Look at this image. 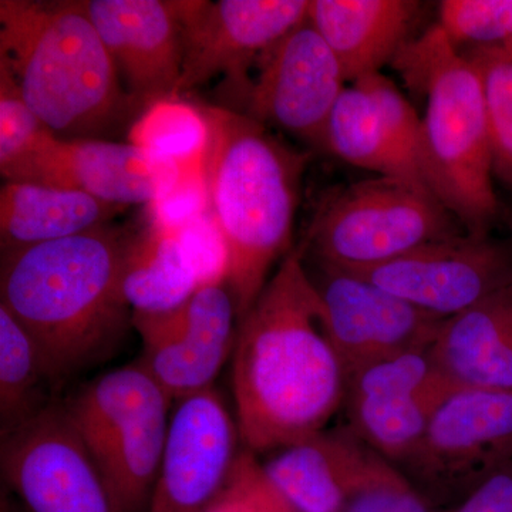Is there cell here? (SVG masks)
Instances as JSON below:
<instances>
[{
	"mask_svg": "<svg viewBox=\"0 0 512 512\" xmlns=\"http://www.w3.org/2000/svg\"><path fill=\"white\" fill-rule=\"evenodd\" d=\"M303 259V245L285 256L238 325L235 419L252 453L325 430L345 403L348 377Z\"/></svg>",
	"mask_w": 512,
	"mask_h": 512,
	"instance_id": "1",
	"label": "cell"
},
{
	"mask_svg": "<svg viewBox=\"0 0 512 512\" xmlns=\"http://www.w3.org/2000/svg\"><path fill=\"white\" fill-rule=\"evenodd\" d=\"M127 242L104 225L3 252L0 306L35 340L53 382L92 365L120 338Z\"/></svg>",
	"mask_w": 512,
	"mask_h": 512,
	"instance_id": "2",
	"label": "cell"
},
{
	"mask_svg": "<svg viewBox=\"0 0 512 512\" xmlns=\"http://www.w3.org/2000/svg\"><path fill=\"white\" fill-rule=\"evenodd\" d=\"M200 107L210 126L204 168L211 212L227 242V285L241 322L291 244L308 156L248 114Z\"/></svg>",
	"mask_w": 512,
	"mask_h": 512,
	"instance_id": "3",
	"label": "cell"
},
{
	"mask_svg": "<svg viewBox=\"0 0 512 512\" xmlns=\"http://www.w3.org/2000/svg\"><path fill=\"white\" fill-rule=\"evenodd\" d=\"M0 62L37 119L63 140L110 133L138 109L79 2H0Z\"/></svg>",
	"mask_w": 512,
	"mask_h": 512,
	"instance_id": "4",
	"label": "cell"
},
{
	"mask_svg": "<svg viewBox=\"0 0 512 512\" xmlns=\"http://www.w3.org/2000/svg\"><path fill=\"white\" fill-rule=\"evenodd\" d=\"M392 63L407 86L426 97L420 144L424 185L467 234L488 237L500 204L476 67L437 25L410 40Z\"/></svg>",
	"mask_w": 512,
	"mask_h": 512,
	"instance_id": "5",
	"label": "cell"
},
{
	"mask_svg": "<svg viewBox=\"0 0 512 512\" xmlns=\"http://www.w3.org/2000/svg\"><path fill=\"white\" fill-rule=\"evenodd\" d=\"M461 234L463 225L427 188L377 177L329 194L302 245L318 264L360 272Z\"/></svg>",
	"mask_w": 512,
	"mask_h": 512,
	"instance_id": "6",
	"label": "cell"
},
{
	"mask_svg": "<svg viewBox=\"0 0 512 512\" xmlns=\"http://www.w3.org/2000/svg\"><path fill=\"white\" fill-rule=\"evenodd\" d=\"M512 461V392L458 387L400 466L434 508L450 510Z\"/></svg>",
	"mask_w": 512,
	"mask_h": 512,
	"instance_id": "7",
	"label": "cell"
},
{
	"mask_svg": "<svg viewBox=\"0 0 512 512\" xmlns=\"http://www.w3.org/2000/svg\"><path fill=\"white\" fill-rule=\"evenodd\" d=\"M0 454L30 512H124L66 407H43L3 433Z\"/></svg>",
	"mask_w": 512,
	"mask_h": 512,
	"instance_id": "8",
	"label": "cell"
},
{
	"mask_svg": "<svg viewBox=\"0 0 512 512\" xmlns=\"http://www.w3.org/2000/svg\"><path fill=\"white\" fill-rule=\"evenodd\" d=\"M456 389L427 346L350 373L343 406L357 439L397 467L419 446L431 417Z\"/></svg>",
	"mask_w": 512,
	"mask_h": 512,
	"instance_id": "9",
	"label": "cell"
},
{
	"mask_svg": "<svg viewBox=\"0 0 512 512\" xmlns=\"http://www.w3.org/2000/svg\"><path fill=\"white\" fill-rule=\"evenodd\" d=\"M183 28L180 94L225 74L247 96L249 67L308 18L309 0L174 2Z\"/></svg>",
	"mask_w": 512,
	"mask_h": 512,
	"instance_id": "10",
	"label": "cell"
},
{
	"mask_svg": "<svg viewBox=\"0 0 512 512\" xmlns=\"http://www.w3.org/2000/svg\"><path fill=\"white\" fill-rule=\"evenodd\" d=\"M352 274L427 315L448 320L512 285V245L490 235L461 234Z\"/></svg>",
	"mask_w": 512,
	"mask_h": 512,
	"instance_id": "11",
	"label": "cell"
},
{
	"mask_svg": "<svg viewBox=\"0 0 512 512\" xmlns=\"http://www.w3.org/2000/svg\"><path fill=\"white\" fill-rule=\"evenodd\" d=\"M346 84L338 59L306 18L259 60L247 94L248 116L323 150L330 114Z\"/></svg>",
	"mask_w": 512,
	"mask_h": 512,
	"instance_id": "12",
	"label": "cell"
},
{
	"mask_svg": "<svg viewBox=\"0 0 512 512\" xmlns=\"http://www.w3.org/2000/svg\"><path fill=\"white\" fill-rule=\"evenodd\" d=\"M309 271L346 377L386 357L433 345L444 320L427 315L365 276L315 262Z\"/></svg>",
	"mask_w": 512,
	"mask_h": 512,
	"instance_id": "13",
	"label": "cell"
},
{
	"mask_svg": "<svg viewBox=\"0 0 512 512\" xmlns=\"http://www.w3.org/2000/svg\"><path fill=\"white\" fill-rule=\"evenodd\" d=\"M238 441L237 419L214 387L181 400L147 512H210L231 477Z\"/></svg>",
	"mask_w": 512,
	"mask_h": 512,
	"instance_id": "14",
	"label": "cell"
},
{
	"mask_svg": "<svg viewBox=\"0 0 512 512\" xmlns=\"http://www.w3.org/2000/svg\"><path fill=\"white\" fill-rule=\"evenodd\" d=\"M178 171L131 143L97 138L63 140L47 134L25 160L3 173L6 181L72 188L109 204H151Z\"/></svg>",
	"mask_w": 512,
	"mask_h": 512,
	"instance_id": "15",
	"label": "cell"
},
{
	"mask_svg": "<svg viewBox=\"0 0 512 512\" xmlns=\"http://www.w3.org/2000/svg\"><path fill=\"white\" fill-rule=\"evenodd\" d=\"M79 5L143 111L157 101L177 99L184 42L174 2L80 0Z\"/></svg>",
	"mask_w": 512,
	"mask_h": 512,
	"instance_id": "16",
	"label": "cell"
},
{
	"mask_svg": "<svg viewBox=\"0 0 512 512\" xmlns=\"http://www.w3.org/2000/svg\"><path fill=\"white\" fill-rule=\"evenodd\" d=\"M379 454L349 427L279 448L264 470L295 512H343Z\"/></svg>",
	"mask_w": 512,
	"mask_h": 512,
	"instance_id": "17",
	"label": "cell"
},
{
	"mask_svg": "<svg viewBox=\"0 0 512 512\" xmlns=\"http://www.w3.org/2000/svg\"><path fill=\"white\" fill-rule=\"evenodd\" d=\"M419 9L412 0H309L308 20L355 83L393 62Z\"/></svg>",
	"mask_w": 512,
	"mask_h": 512,
	"instance_id": "18",
	"label": "cell"
},
{
	"mask_svg": "<svg viewBox=\"0 0 512 512\" xmlns=\"http://www.w3.org/2000/svg\"><path fill=\"white\" fill-rule=\"evenodd\" d=\"M431 355L457 387L512 392V285L444 320Z\"/></svg>",
	"mask_w": 512,
	"mask_h": 512,
	"instance_id": "19",
	"label": "cell"
},
{
	"mask_svg": "<svg viewBox=\"0 0 512 512\" xmlns=\"http://www.w3.org/2000/svg\"><path fill=\"white\" fill-rule=\"evenodd\" d=\"M124 208L72 188L6 181L0 192L2 251L59 241L104 227Z\"/></svg>",
	"mask_w": 512,
	"mask_h": 512,
	"instance_id": "20",
	"label": "cell"
},
{
	"mask_svg": "<svg viewBox=\"0 0 512 512\" xmlns=\"http://www.w3.org/2000/svg\"><path fill=\"white\" fill-rule=\"evenodd\" d=\"M200 288L177 232L148 225L128 239L121 291L131 313H165L181 308Z\"/></svg>",
	"mask_w": 512,
	"mask_h": 512,
	"instance_id": "21",
	"label": "cell"
},
{
	"mask_svg": "<svg viewBox=\"0 0 512 512\" xmlns=\"http://www.w3.org/2000/svg\"><path fill=\"white\" fill-rule=\"evenodd\" d=\"M323 150L379 177L424 185L419 167L407 157L360 83H350L330 114Z\"/></svg>",
	"mask_w": 512,
	"mask_h": 512,
	"instance_id": "22",
	"label": "cell"
},
{
	"mask_svg": "<svg viewBox=\"0 0 512 512\" xmlns=\"http://www.w3.org/2000/svg\"><path fill=\"white\" fill-rule=\"evenodd\" d=\"M168 407H154L90 448L124 512L148 510L170 431Z\"/></svg>",
	"mask_w": 512,
	"mask_h": 512,
	"instance_id": "23",
	"label": "cell"
},
{
	"mask_svg": "<svg viewBox=\"0 0 512 512\" xmlns=\"http://www.w3.org/2000/svg\"><path fill=\"white\" fill-rule=\"evenodd\" d=\"M163 403H171L140 362L120 367L89 384L66 407L89 448Z\"/></svg>",
	"mask_w": 512,
	"mask_h": 512,
	"instance_id": "24",
	"label": "cell"
},
{
	"mask_svg": "<svg viewBox=\"0 0 512 512\" xmlns=\"http://www.w3.org/2000/svg\"><path fill=\"white\" fill-rule=\"evenodd\" d=\"M130 143L175 171L204 168L210 126L200 106L167 99L151 104L134 121Z\"/></svg>",
	"mask_w": 512,
	"mask_h": 512,
	"instance_id": "25",
	"label": "cell"
},
{
	"mask_svg": "<svg viewBox=\"0 0 512 512\" xmlns=\"http://www.w3.org/2000/svg\"><path fill=\"white\" fill-rule=\"evenodd\" d=\"M52 382L45 357L28 330L0 306V416L3 433L39 412L40 390Z\"/></svg>",
	"mask_w": 512,
	"mask_h": 512,
	"instance_id": "26",
	"label": "cell"
},
{
	"mask_svg": "<svg viewBox=\"0 0 512 512\" xmlns=\"http://www.w3.org/2000/svg\"><path fill=\"white\" fill-rule=\"evenodd\" d=\"M461 55L476 67L483 86L494 178L512 191V43Z\"/></svg>",
	"mask_w": 512,
	"mask_h": 512,
	"instance_id": "27",
	"label": "cell"
},
{
	"mask_svg": "<svg viewBox=\"0 0 512 512\" xmlns=\"http://www.w3.org/2000/svg\"><path fill=\"white\" fill-rule=\"evenodd\" d=\"M141 363L164 393L173 400L187 399L212 389L227 362V355L195 342L187 335L167 342L143 345Z\"/></svg>",
	"mask_w": 512,
	"mask_h": 512,
	"instance_id": "28",
	"label": "cell"
},
{
	"mask_svg": "<svg viewBox=\"0 0 512 512\" xmlns=\"http://www.w3.org/2000/svg\"><path fill=\"white\" fill-rule=\"evenodd\" d=\"M460 53L512 43V0H443L436 23Z\"/></svg>",
	"mask_w": 512,
	"mask_h": 512,
	"instance_id": "29",
	"label": "cell"
},
{
	"mask_svg": "<svg viewBox=\"0 0 512 512\" xmlns=\"http://www.w3.org/2000/svg\"><path fill=\"white\" fill-rule=\"evenodd\" d=\"M52 133L29 109L18 83L0 62V171L6 173L36 150Z\"/></svg>",
	"mask_w": 512,
	"mask_h": 512,
	"instance_id": "30",
	"label": "cell"
},
{
	"mask_svg": "<svg viewBox=\"0 0 512 512\" xmlns=\"http://www.w3.org/2000/svg\"><path fill=\"white\" fill-rule=\"evenodd\" d=\"M343 512H441L390 461L376 458Z\"/></svg>",
	"mask_w": 512,
	"mask_h": 512,
	"instance_id": "31",
	"label": "cell"
},
{
	"mask_svg": "<svg viewBox=\"0 0 512 512\" xmlns=\"http://www.w3.org/2000/svg\"><path fill=\"white\" fill-rule=\"evenodd\" d=\"M150 225L178 232L211 211L205 168L181 171L160 195L147 205Z\"/></svg>",
	"mask_w": 512,
	"mask_h": 512,
	"instance_id": "32",
	"label": "cell"
},
{
	"mask_svg": "<svg viewBox=\"0 0 512 512\" xmlns=\"http://www.w3.org/2000/svg\"><path fill=\"white\" fill-rule=\"evenodd\" d=\"M201 286L227 284V242L212 212L177 232Z\"/></svg>",
	"mask_w": 512,
	"mask_h": 512,
	"instance_id": "33",
	"label": "cell"
},
{
	"mask_svg": "<svg viewBox=\"0 0 512 512\" xmlns=\"http://www.w3.org/2000/svg\"><path fill=\"white\" fill-rule=\"evenodd\" d=\"M441 512H512V461L485 478L463 501Z\"/></svg>",
	"mask_w": 512,
	"mask_h": 512,
	"instance_id": "34",
	"label": "cell"
},
{
	"mask_svg": "<svg viewBox=\"0 0 512 512\" xmlns=\"http://www.w3.org/2000/svg\"><path fill=\"white\" fill-rule=\"evenodd\" d=\"M221 512H295L291 505L276 490L258 504H229Z\"/></svg>",
	"mask_w": 512,
	"mask_h": 512,
	"instance_id": "35",
	"label": "cell"
},
{
	"mask_svg": "<svg viewBox=\"0 0 512 512\" xmlns=\"http://www.w3.org/2000/svg\"><path fill=\"white\" fill-rule=\"evenodd\" d=\"M505 220H507V225H508V228H510L511 238H512V210L507 211V214H505Z\"/></svg>",
	"mask_w": 512,
	"mask_h": 512,
	"instance_id": "36",
	"label": "cell"
}]
</instances>
